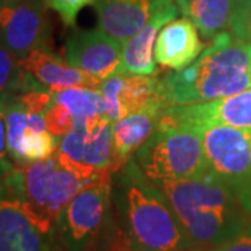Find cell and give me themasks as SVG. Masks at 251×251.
Listing matches in <instances>:
<instances>
[{
    "instance_id": "1",
    "label": "cell",
    "mask_w": 251,
    "mask_h": 251,
    "mask_svg": "<svg viewBox=\"0 0 251 251\" xmlns=\"http://www.w3.org/2000/svg\"><path fill=\"white\" fill-rule=\"evenodd\" d=\"M117 226L128 251H196L165 194L134 158L112 177Z\"/></svg>"
},
{
    "instance_id": "2",
    "label": "cell",
    "mask_w": 251,
    "mask_h": 251,
    "mask_svg": "<svg viewBox=\"0 0 251 251\" xmlns=\"http://www.w3.org/2000/svg\"><path fill=\"white\" fill-rule=\"evenodd\" d=\"M251 44L221 32L190 66L159 78L165 108L204 103L251 88Z\"/></svg>"
},
{
    "instance_id": "3",
    "label": "cell",
    "mask_w": 251,
    "mask_h": 251,
    "mask_svg": "<svg viewBox=\"0 0 251 251\" xmlns=\"http://www.w3.org/2000/svg\"><path fill=\"white\" fill-rule=\"evenodd\" d=\"M155 184L196 251H214L247 224L249 216L239 205L236 191L222 181L204 176Z\"/></svg>"
},
{
    "instance_id": "4",
    "label": "cell",
    "mask_w": 251,
    "mask_h": 251,
    "mask_svg": "<svg viewBox=\"0 0 251 251\" xmlns=\"http://www.w3.org/2000/svg\"><path fill=\"white\" fill-rule=\"evenodd\" d=\"M100 179L103 177H84L67 169L53 155L44 161L16 166L0 184L7 196L23 206L41 230L56 234V221L64 206L81 190Z\"/></svg>"
},
{
    "instance_id": "5",
    "label": "cell",
    "mask_w": 251,
    "mask_h": 251,
    "mask_svg": "<svg viewBox=\"0 0 251 251\" xmlns=\"http://www.w3.org/2000/svg\"><path fill=\"white\" fill-rule=\"evenodd\" d=\"M133 158L152 183L201 179L208 173L201 128L169 108L162 109L155 131Z\"/></svg>"
},
{
    "instance_id": "6",
    "label": "cell",
    "mask_w": 251,
    "mask_h": 251,
    "mask_svg": "<svg viewBox=\"0 0 251 251\" xmlns=\"http://www.w3.org/2000/svg\"><path fill=\"white\" fill-rule=\"evenodd\" d=\"M112 177L95 181L64 206L54 233L64 251H97L117 230Z\"/></svg>"
},
{
    "instance_id": "7",
    "label": "cell",
    "mask_w": 251,
    "mask_h": 251,
    "mask_svg": "<svg viewBox=\"0 0 251 251\" xmlns=\"http://www.w3.org/2000/svg\"><path fill=\"white\" fill-rule=\"evenodd\" d=\"M63 166L84 177L113 176L122 166L113 144V122L108 116L75 119L72 130L60 137L54 152Z\"/></svg>"
},
{
    "instance_id": "8",
    "label": "cell",
    "mask_w": 251,
    "mask_h": 251,
    "mask_svg": "<svg viewBox=\"0 0 251 251\" xmlns=\"http://www.w3.org/2000/svg\"><path fill=\"white\" fill-rule=\"evenodd\" d=\"M208 173L234 191L251 173V128L206 125L201 128Z\"/></svg>"
},
{
    "instance_id": "9",
    "label": "cell",
    "mask_w": 251,
    "mask_h": 251,
    "mask_svg": "<svg viewBox=\"0 0 251 251\" xmlns=\"http://www.w3.org/2000/svg\"><path fill=\"white\" fill-rule=\"evenodd\" d=\"M4 117L9 155L16 166L53 156L60 137L52 134L46 128L44 115L29 110L16 92L4 95Z\"/></svg>"
},
{
    "instance_id": "10",
    "label": "cell",
    "mask_w": 251,
    "mask_h": 251,
    "mask_svg": "<svg viewBox=\"0 0 251 251\" xmlns=\"http://www.w3.org/2000/svg\"><path fill=\"white\" fill-rule=\"evenodd\" d=\"M45 0H11L0 4V44L18 59L49 49L52 27ZM50 50V49H49Z\"/></svg>"
},
{
    "instance_id": "11",
    "label": "cell",
    "mask_w": 251,
    "mask_h": 251,
    "mask_svg": "<svg viewBox=\"0 0 251 251\" xmlns=\"http://www.w3.org/2000/svg\"><path fill=\"white\" fill-rule=\"evenodd\" d=\"M64 60L102 80L122 74L120 41L102 29H73L66 39Z\"/></svg>"
},
{
    "instance_id": "12",
    "label": "cell",
    "mask_w": 251,
    "mask_h": 251,
    "mask_svg": "<svg viewBox=\"0 0 251 251\" xmlns=\"http://www.w3.org/2000/svg\"><path fill=\"white\" fill-rule=\"evenodd\" d=\"M98 90L103 95L106 116L112 122L152 106L165 109L158 77L116 74L103 81Z\"/></svg>"
},
{
    "instance_id": "13",
    "label": "cell",
    "mask_w": 251,
    "mask_h": 251,
    "mask_svg": "<svg viewBox=\"0 0 251 251\" xmlns=\"http://www.w3.org/2000/svg\"><path fill=\"white\" fill-rule=\"evenodd\" d=\"M169 3L173 0H97L94 7L99 29L125 42Z\"/></svg>"
},
{
    "instance_id": "14",
    "label": "cell",
    "mask_w": 251,
    "mask_h": 251,
    "mask_svg": "<svg viewBox=\"0 0 251 251\" xmlns=\"http://www.w3.org/2000/svg\"><path fill=\"white\" fill-rule=\"evenodd\" d=\"M53 236L41 230L0 184V251H54Z\"/></svg>"
},
{
    "instance_id": "15",
    "label": "cell",
    "mask_w": 251,
    "mask_h": 251,
    "mask_svg": "<svg viewBox=\"0 0 251 251\" xmlns=\"http://www.w3.org/2000/svg\"><path fill=\"white\" fill-rule=\"evenodd\" d=\"M175 116L202 128L206 125H225L251 128V88L204 103L169 106Z\"/></svg>"
},
{
    "instance_id": "16",
    "label": "cell",
    "mask_w": 251,
    "mask_h": 251,
    "mask_svg": "<svg viewBox=\"0 0 251 251\" xmlns=\"http://www.w3.org/2000/svg\"><path fill=\"white\" fill-rule=\"evenodd\" d=\"M204 50L197 27L190 18H175L158 34L153 56L163 67L175 72L190 66Z\"/></svg>"
},
{
    "instance_id": "17",
    "label": "cell",
    "mask_w": 251,
    "mask_h": 251,
    "mask_svg": "<svg viewBox=\"0 0 251 251\" xmlns=\"http://www.w3.org/2000/svg\"><path fill=\"white\" fill-rule=\"evenodd\" d=\"M23 67L50 92L73 87L99 88L102 78L70 66L49 49H35L20 59Z\"/></svg>"
},
{
    "instance_id": "18",
    "label": "cell",
    "mask_w": 251,
    "mask_h": 251,
    "mask_svg": "<svg viewBox=\"0 0 251 251\" xmlns=\"http://www.w3.org/2000/svg\"><path fill=\"white\" fill-rule=\"evenodd\" d=\"M179 9L175 3L162 7L137 34L123 42L122 49V74L128 75H153L155 66V39L162 28L177 17Z\"/></svg>"
},
{
    "instance_id": "19",
    "label": "cell",
    "mask_w": 251,
    "mask_h": 251,
    "mask_svg": "<svg viewBox=\"0 0 251 251\" xmlns=\"http://www.w3.org/2000/svg\"><path fill=\"white\" fill-rule=\"evenodd\" d=\"M161 108L144 109L113 122V144L119 161L123 165L130 161L155 131Z\"/></svg>"
},
{
    "instance_id": "20",
    "label": "cell",
    "mask_w": 251,
    "mask_h": 251,
    "mask_svg": "<svg viewBox=\"0 0 251 251\" xmlns=\"http://www.w3.org/2000/svg\"><path fill=\"white\" fill-rule=\"evenodd\" d=\"M176 6L184 17L190 18L206 39H214L227 31L237 0H176Z\"/></svg>"
},
{
    "instance_id": "21",
    "label": "cell",
    "mask_w": 251,
    "mask_h": 251,
    "mask_svg": "<svg viewBox=\"0 0 251 251\" xmlns=\"http://www.w3.org/2000/svg\"><path fill=\"white\" fill-rule=\"evenodd\" d=\"M52 99L60 103L75 119L92 116H106V103L98 88L90 87H73L66 90L53 91Z\"/></svg>"
},
{
    "instance_id": "22",
    "label": "cell",
    "mask_w": 251,
    "mask_h": 251,
    "mask_svg": "<svg viewBox=\"0 0 251 251\" xmlns=\"http://www.w3.org/2000/svg\"><path fill=\"white\" fill-rule=\"evenodd\" d=\"M36 90L46 88L23 67L16 54L0 44V95Z\"/></svg>"
},
{
    "instance_id": "23",
    "label": "cell",
    "mask_w": 251,
    "mask_h": 251,
    "mask_svg": "<svg viewBox=\"0 0 251 251\" xmlns=\"http://www.w3.org/2000/svg\"><path fill=\"white\" fill-rule=\"evenodd\" d=\"M46 128L56 137L67 134L75 125V117L60 103L52 102V105L44 113Z\"/></svg>"
},
{
    "instance_id": "24",
    "label": "cell",
    "mask_w": 251,
    "mask_h": 251,
    "mask_svg": "<svg viewBox=\"0 0 251 251\" xmlns=\"http://www.w3.org/2000/svg\"><path fill=\"white\" fill-rule=\"evenodd\" d=\"M95 1L97 0H45L46 6L59 14L64 27L67 28H74L81 10L94 6Z\"/></svg>"
},
{
    "instance_id": "25",
    "label": "cell",
    "mask_w": 251,
    "mask_h": 251,
    "mask_svg": "<svg viewBox=\"0 0 251 251\" xmlns=\"http://www.w3.org/2000/svg\"><path fill=\"white\" fill-rule=\"evenodd\" d=\"M229 31L236 38L251 44V3L237 6L230 21Z\"/></svg>"
},
{
    "instance_id": "26",
    "label": "cell",
    "mask_w": 251,
    "mask_h": 251,
    "mask_svg": "<svg viewBox=\"0 0 251 251\" xmlns=\"http://www.w3.org/2000/svg\"><path fill=\"white\" fill-rule=\"evenodd\" d=\"M16 168L7 148V130L4 117V95H0V181Z\"/></svg>"
},
{
    "instance_id": "27",
    "label": "cell",
    "mask_w": 251,
    "mask_h": 251,
    "mask_svg": "<svg viewBox=\"0 0 251 251\" xmlns=\"http://www.w3.org/2000/svg\"><path fill=\"white\" fill-rule=\"evenodd\" d=\"M214 251H251V221Z\"/></svg>"
},
{
    "instance_id": "28",
    "label": "cell",
    "mask_w": 251,
    "mask_h": 251,
    "mask_svg": "<svg viewBox=\"0 0 251 251\" xmlns=\"http://www.w3.org/2000/svg\"><path fill=\"white\" fill-rule=\"evenodd\" d=\"M236 194H237V201L243 212L251 218V173L249 175V177L243 181L242 186L237 188Z\"/></svg>"
},
{
    "instance_id": "29",
    "label": "cell",
    "mask_w": 251,
    "mask_h": 251,
    "mask_svg": "<svg viewBox=\"0 0 251 251\" xmlns=\"http://www.w3.org/2000/svg\"><path fill=\"white\" fill-rule=\"evenodd\" d=\"M97 251H128L127 246H126L125 240L120 234V230L117 227L116 233L113 234V237L110 239V242H108L105 246H102L100 249Z\"/></svg>"
},
{
    "instance_id": "30",
    "label": "cell",
    "mask_w": 251,
    "mask_h": 251,
    "mask_svg": "<svg viewBox=\"0 0 251 251\" xmlns=\"http://www.w3.org/2000/svg\"><path fill=\"white\" fill-rule=\"evenodd\" d=\"M239 1V6L240 4H250L251 3V0H237Z\"/></svg>"
},
{
    "instance_id": "31",
    "label": "cell",
    "mask_w": 251,
    "mask_h": 251,
    "mask_svg": "<svg viewBox=\"0 0 251 251\" xmlns=\"http://www.w3.org/2000/svg\"><path fill=\"white\" fill-rule=\"evenodd\" d=\"M6 1H11V0H0V4H1V3H6Z\"/></svg>"
},
{
    "instance_id": "32",
    "label": "cell",
    "mask_w": 251,
    "mask_h": 251,
    "mask_svg": "<svg viewBox=\"0 0 251 251\" xmlns=\"http://www.w3.org/2000/svg\"><path fill=\"white\" fill-rule=\"evenodd\" d=\"M250 77H251V73H250Z\"/></svg>"
}]
</instances>
